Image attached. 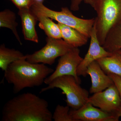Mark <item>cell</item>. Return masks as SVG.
<instances>
[{
	"mask_svg": "<svg viewBox=\"0 0 121 121\" xmlns=\"http://www.w3.org/2000/svg\"><path fill=\"white\" fill-rule=\"evenodd\" d=\"M52 114L45 99L31 93L8 101L2 111V121H52Z\"/></svg>",
	"mask_w": 121,
	"mask_h": 121,
	"instance_id": "obj_1",
	"label": "cell"
},
{
	"mask_svg": "<svg viewBox=\"0 0 121 121\" xmlns=\"http://www.w3.org/2000/svg\"><path fill=\"white\" fill-rule=\"evenodd\" d=\"M54 71L45 64L32 63L22 59L9 65L4 78L9 83L13 84V93L17 94L25 88L41 86Z\"/></svg>",
	"mask_w": 121,
	"mask_h": 121,
	"instance_id": "obj_2",
	"label": "cell"
},
{
	"mask_svg": "<svg viewBox=\"0 0 121 121\" xmlns=\"http://www.w3.org/2000/svg\"><path fill=\"white\" fill-rule=\"evenodd\" d=\"M92 8L97 13L94 25L98 39L103 46L111 29L121 21V0H97Z\"/></svg>",
	"mask_w": 121,
	"mask_h": 121,
	"instance_id": "obj_3",
	"label": "cell"
},
{
	"mask_svg": "<svg viewBox=\"0 0 121 121\" xmlns=\"http://www.w3.org/2000/svg\"><path fill=\"white\" fill-rule=\"evenodd\" d=\"M34 13H39L52 20L75 29L87 37L90 38L95 18L85 19L75 16L67 7H62L61 11L52 10L45 7L43 3H35L31 8Z\"/></svg>",
	"mask_w": 121,
	"mask_h": 121,
	"instance_id": "obj_4",
	"label": "cell"
},
{
	"mask_svg": "<svg viewBox=\"0 0 121 121\" xmlns=\"http://www.w3.org/2000/svg\"><path fill=\"white\" fill-rule=\"evenodd\" d=\"M55 88L62 90L63 94L66 95L67 105L72 109H78L84 105L89 97L88 91L80 86L73 76L63 75L56 78L47 86L42 88L40 93Z\"/></svg>",
	"mask_w": 121,
	"mask_h": 121,
	"instance_id": "obj_5",
	"label": "cell"
},
{
	"mask_svg": "<svg viewBox=\"0 0 121 121\" xmlns=\"http://www.w3.org/2000/svg\"><path fill=\"white\" fill-rule=\"evenodd\" d=\"M46 45L32 54L25 55L26 60L32 63H43L52 65L55 60L72 49L73 47L62 39L47 37Z\"/></svg>",
	"mask_w": 121,
	"mask_h": 121,
	"instance_id": "obj_6",
	"label": "cell"
},
{
	"mask_svg": "<svg viewBox=\"0 0 121 121\" xmlns=\"http://www.w3.org/2000/svg\"><path fill=\"white\" fill-rule=\"evenodd\" d=\"M80 52L78 48H73L60 56L55 70L45 79L44 83L48 85L56 78L69 75L73 76L80 84L81 80L77 74V71L83 58L80 56Z\"/></svg>",
	"mask_w": 121,
	"mask_h": 121,
	"instance_id": "obj_7",
	"label": "cell"
},
{
	"mask_svg": "<svg viewBox=\"0 0 121 121\" xmlns=\"http://www.w3.org/2000/svg\"><path fill=\"white\" fill-rule=\"evenodd\" d=\"M87 102L104 112L118 117L121 99L118 90L114 83L105 90L94 94L89 97Z\"/></svg>",
	"mask_w": 121,
	"mask_h": 121,
	"instance_id": "obj_8",
	"label": "cell"
},
{
	"mask_svg": "<svg viewBox=\"0 0 121 121\" xmlns=\"http://www.w3.org/2000/svg\"><path fill=\"white\" fill-rule=\"evenodd\" d=\"M90 38L91 41L89 50L77 69V74L78 76L86 77L87 75V67L91 63L103 57L111 56L113 54L107 51L99 43L94 24Z\"/></svg>",
	"mask_w": 121,
	"mask_h": 121,
	"instance_id": "obj_9",
	"label": "cell"
},
{
	"mask_svg": "<svg viewBox=\"0 0 121 121\" xmlns=\"http://www.w3.org/2000/svg\"><path fill=\"white\" fill-rule=\"evenodd\" d=\"M69 113L74 121H118L120 118L104 112L88 102L78 109H71Z\"/></svg>",
	"mask_w": 121,
	"mask_h": 121,
	"instance_id": "obj_10",
	"label": "cell"
},
{
	"mask_svg": "<svg viewBox=\"0 0 121 121\" xmlns=\"http://www.w3.org/2000/svg\"><path fill=\"white\" fill-rule=\"evenodd\" d=\"M86 73L91 79V86L90 90L91 94L102 91L114 84L112 79L104 72L97 60L89 65Z\"/></svg>",
	"mask_w": 121,
	"mask_h": 121,
	"instance_id": "obj_11",
	"label": "cell"
},
{
	"mask_svg": "<svg viewBox=\"0 0 121 121\" xmlns=\"http://www.w3.org/2000/svg\"><path fill=\"white\" fill-rule=\"evenodd\" d=\"M18 13L22 21L25 39L38 43L39 37L35 29L36 24L38 21L36 16L31 9L19 10Z\"/></svg>",
	"mask_w": 121,
	"mask_h": 121,
	"instance_id": "obj_12",
	"label": "cell"
},
{
	"mask_svg": "<svg viewBox=\"0 0 121 121\" xmlns=\"http://www.w3.org/2000/svg\"><path fill=\"white\" fill-rule=\"evenodd\" d=\"M62 39L73 48L86 45L89 38L75 29L58 23Z\"/></svg>",
	"mask_w": 121,
	"mask_h": 121,
	"instance_id": "obj_13",
	"label": "cell"
},
{
	"mask_svg": "<svg viewBox=\"0 0 121 121\" xmlns=\"http://www.w3.org/2000/svg\"><path fill=\"white\" fill-rule=\"evenodd\" d=\"M97 61L106 74H115L121 78V54L119 52L101 58Z\"/></svg>",
	"mask_w": 121,
	"mask_h": 121,
	"instance_id": "obj_14",
	"label": "cell"
},
{
	"mask_svg": "<svg viewBox=\"0 0 121 121\" xmlns=\"http://www.w3.org/2000/svg\"><path fill=\"white\" fill-rule=\"evenodd\" d=\"M102 46L111 53H115L121 50V21L111 29Z\"/></svg>",
	"mask_w": 121,
	"mask_h": 121,
	"instance_id": "obj_15",
	"label": "cell"
},
{
	"mask_svg": "<svg viewBox=\"0 0 121 121\" xmlns=\"http://www.w3.org/2000/svg\"><path fill=\"white\" fill-rule=\"evenodd\" d=\"M25 59V55L18 50L6 48L4 44L0 46V68L5 71L9 65L17 60Z\"/></svg>",
	"mask_w": 121,
	"mask_h": 121,
	"instance_id": "obj_16",
	"label": "cell"
},
{
	"mask_svg": "<svg viewBox=\"0 0 121 121\" xmlns=\"http://www.w3.org/2000/svg\"><path fill=\"white\" fill-rule=\"evenodd\" d=\"M33 13L39 22V27L43 30L47 37L62 39L60 29L57 24L53 22L52 19L50 17L39 13Z\"/></svg>",
	"mask_w": 121,
	"mask_h": 121,
	"instance_id": "obj_17",
	"label": "cell"
},
{
	"mask_svg": "<svg viewBox=\"0 0 121 121\" xmlns=\"http://www.w3.org/2000/svg\"><path fill=\"white\" fill-rule=\"evenodd\" d=\"M16 20V14L9 9H5L0 12V27L11 29L17 41L21 45L22 42L17 29L18 24Z\"/></svg>",
	"mask_w": 121,
	"mask_h": 121,
	"instance_id": "obj_18",
	"label": "cell"
},
{
	"mask_svg": "<svg viewBox=\"0 0 121 121\" xmlns=\"http://www.w3.org/2000/svg\"><path fill=\"white\" fill-rule=\"evenodd\" d=\"M69 108L68 105H57L52 114V120L55 121H74L69 113Z\"/></svg>",
	"mask_w": 121,
	"mask_h": 121,
	"instance_id": "obj_19",
	"label": "cell"
},
{
	"mask_svg": "<svg viewBox=\"0 0 121 121\" xmlns=\"http://www.w3.org/2000/svg\"><path fill=\"white\" fill-rule=\"evenodd\" d=\"M19 10L31 9L35 4L34 0H11Z\"/></svg>",
	"mask_w": 121,
	"mask_h": 121,
	"instance_id": "obj_20",
	"label": "cell"
},
{
	"mask_svg": "<svg viewBox=\"0 0 121 121\" xmlns=\"http://www.w3.org/2000/svg\"><path fill=\"white\" fill-rule=\"evenodd\" d=\"M97 0H71L70 8L72 11H77L79 9L81 3L83 1L85 4L90 5L93 7Z\"/></svg>",
	"mask_w": 121,
	"mask_h": 121,
	"instance_id": "obj_21",
	"label": "cell"
},
{
	"mask_svg": "<svg viewBox=\"0 0 121 121\" xmlns=\"http://www.w3.org/2000/svg\"><path fill=\"white\" fill-rule=\"evenodd\" d=\"M108 75L110 76L112 79L114 84L117 86L118 91L121 99V105L120 110L118 113V117H121V78L120 76L113 74H109Z\"/></svg>",
	"mask_w": 121,
	"mask_h": 121,
	"instance_id": "obj_22",
	"label": "cell"
},
{
	"mask_svg": "<svg viewBox=\"0 0 121 121\" xmlns=\"http://www.w3.org/2000/svg\"><path fill=\"white\" fill-rule=\"evenodd\" d=\"M34 0L35 1V3H43L44 0Z\"/></svg>",
	"mask_w": 121,
	"mask_h": 121,
	"instance_id": "obj_23",
	"label": "cell"
},
{
	"mask_svg": "<svg viewBox=\"0 0 121 121\" xmlns=\"http://www.w3.org/2000/svg\"><path fill=\"white\" fill-rule=\"evenodd\" d=\"M118 52H119V53H120L121 54V50L119 51Z\"/></svg>",
	"mask_w": 121,
	"mask_h": 121,
	"instance_id": "obj_24",
	"label": "cell"
}]
</instances>
